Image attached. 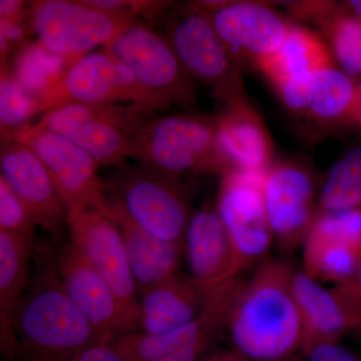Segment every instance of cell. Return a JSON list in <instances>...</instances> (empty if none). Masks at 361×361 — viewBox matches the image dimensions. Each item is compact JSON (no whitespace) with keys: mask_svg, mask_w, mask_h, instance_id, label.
Masks as SVG:
<instances>
[{"mask_svg":"<svg viewBox=\"0 0 361 361\" xmlns=\"http://www.w3.org/2000/svg\"><path fill=\"white\" fill-rule=\"evenodd\" d=\"M294 271L283 259H265L240 287L227 329L235 350L246 360H281L302 348V326L292 291Z\"/></svg>","mask_w":361,"mask_h":361,"instance_id":"6da1fadb","label":"cell"},{"mask_svg":"<svg viewBox=\"0 0 361 361\" xmlns=\"http://www.w3.org/2000/svg\"><path fill=\"white\" fill-rule=\"evenodd\" d=\"M4 341L18 342L32 361H65L103 341L71 301L56 266L45 268L11 316Z\"/></svg>","mask_w":361,"mask_h":361,"instance_id":"7a4b0ae2","label":"cell"},{"mask_svg":"<svg viewBox=\"0 0 361 361\" xmlns=\"http://www.w3.org/2000/svg\"><path fill=\"white\" fill-rule=\"evenodd\" d=\"M132 158L178 179L193 173L227 172L216 118L189 111L149 116L135 137Z\"/></svg>","mask_w":361,"mask_h":361,"instance_id":"3957f363","label":"cell"},{"mask_svg":"<svg viewBox=\"0 0 361 361\" xmlns=\"http://www.w3.org/2000/svg\"><path fill=\"white\" fill-rule=\"evenodd\" d=\"M102 51L130 71L152 113L173 106L191 110L196 104V82L183 68L165 35L146 23L135 21Z\"/></svg>","mask_w":361,"mask_h":361,"instance_id":"277c9868","label":"cell"},{"mask_svg":"<svg viewBox=\"0 0 361 361\" xmlns=\"http://www.w3.org/2000/svg\"><path fill=\"white\" fill-rule=\"evenodd\" d=\"M165 37L189 77L208 87L223 106L245 101L241 65L198 2H189L169 14Z\"/></svg>","mask_w":361,"mask_h":361,"instance_id":"5b68a950","label":"cell"},{"mask_svg":"<svg viewBox=\"0 0 361 361\" xmlns=\"http://www.w3.org/2000/svg\"><path fill=\"white\" fill-rule=\"evenodd\" d=\"M108 195L111 203L145 231L184 247L191 215L180 179L142 165L123 168L108 184Z\"/></svg>","mask_w":361,"mask_h":361,"instance_id":"8992f818","label":"cell"},{"mask_svg":"<svg viewBox=\"0 0 361 361\" xmlns=\"http://www.w3.org/2000/svg\"><path fill=\"white\" fill-rule=\"evenodd\" d=\"M152 115L135 106L71 104L47 111L39 123L84 149L99 166H120L132 158L137 133Z\"/></svg>","mask_w":361,"mask_h":361,"instance_id":"52a82bcc","label":"cell"},{"mask_svg":"<svg viewBox=\"0 0 361 361\" xmlns=\"http://www.w3.org/2000/svg\"><path fill=\"white\" fill-rule=\"evenodd\" d=\"M30 25L45 49L75 61L108 44L137 18L108 13L87 0H39L30 2Z\"/></svg>","mask_w":361,"mask_h":361,"instance_id":"ba28073f","label":"cell"},{"mask_svg":"<svg viewBox=\"0 0 361 361\" xmlns=\"http://www.w3.org/2000/svg\"><path fill=\"white\" fill-rule=\"evenodd\" d=\"M8 141L25 144L39 156L56 184L68 217L90 209L106 216L110 210L108 183L99 178V164L84 149L39 123L25 126Z\"/></svg>","mask_w":361,"mask_h":361,"instance_id":"9c48e42d","label":"cell"},{"mask_svg":"<svg viewBox=\"0 0 361 361\" xmlns=\"http://www.w3.org/2000/svg\"><path fill=\"white\" fill-rule=\"evenodd\" d=\"M265 175L237 171L221 175L215 208L231 240L234 277L263 262L274 241L265 206Z\"/></svg>","mask_w":361,"mask_h":361,"instance_id":"30bf717a","label":"cell"},{"mask_svg":"<svg viewBox=\"0 0 361 361\" xmlns=\"http://www.w3.org/2000/svg\"><path fill=\"white\" fill-rule=\"evenodd\" d=\"M33 102L35 115L71 104L110 106L121 102L154 114L130 71L104 51L77 59L58 84Z\"/></svg>","mask_w":361,"mask_h":361,"instance_id":"8fae6325","label":"cell"},{"mask_svg":"<svg viewBox=\"0 0 361 361\" xmlns=\"http://www.w3.org/2000/svg\"><path fill=\"white\" fill-rule=\"evenodd\" d=\"M243 281L241 277L233 278L214 288L198 316L176 331L161 336L133 332L116 337L110 344L125 361H151L177 353L199 360L214 337L227 327L230 310Z\"/></svg>","mask_w":361,"mask_h":361,"instance_id":"7c38bea8","label":"cell"},{"mask_svg":"<svg viewBox=\"0 0 361 361\" xmlns=\"http://www.w3.org/2000/svg\"><path fill=\"white\" fill-rule=\"evenodd\" d=\"M71 244L108 282L122 307L129 334L139 327L140 299L120 230L90 209L68 217Z\"/></svg>","mask_w":361,"mask_h":361,"instance_id":"4fadbf2b","label":"cell"},{"mask_svg":"<svg viewBox=\"0 0 361 361\" xmlns=\"http://www.w3.org/2000/svg\"><path fill=\"white\" fill-rule=\"evenodd\" d=\"M233 56L254 66L281 47L291 23L257 2L197 1Z\"/></svg>","mask_w":361,"mask_h":361,"instance_id":"5bb4252c","label":"cell"},{"mask_svg":"<svg viewBox=\"0 0 361 361\" xmlns=\"http://www.w3.org/2000/svg\"><path fill=\"white\" fill-rule=\"evenodd\" d=\"M314 180L295 161L272 164L265 175L264 200L274 240L284 250L302 246L319 209Z\"/></svg>","mask_w":361,"mask_h":361,"instance_id":"9a60e30c","label":"cell"},{"mask_svg":"<svg viewBox=\"0 0 361 361\" xmlns=\"http://www.w3.org/2000/svg\"><path fill=\"white\" fill-rule=\"evenodd\" d=\"M56 269L66 294L104 341L129 334L113 289L73 244L59 252Z\"/></svg>","mask_w":361,"mask_h":361,"instance_id":"2e32d148","label":"cell"},{"mask_svg":"<svg viewBox=\"0 0 361 361\" xmlns=\"http://www.w3.org/2000/svg\"><path fill=\"white\" fill-rule=\"evenodd\" d=\"M0 177L23 202L37 227L56 233L68 212L49 170L30 147L8 141L2 146Z\"/></svg>","mask_w":361,"mask_h":361,"instance_id":"e0dca14e","label":"cell"},{"mask_svg":"<svg viewBox=\"0 0 361 361\" xmlns=\"http://www.w3.org/2000/svg\"><path fill=\"white\" fill-rule=\"evenodd\" d=\"M184 252L190 278L208 295L223 282L233 279L234 252L231 240L216 208L206 206L188 222Z\"/></svg>","mask_w":361,"mask_h":361,"instance_id":"ac0fdd59","label":"cell"},{"mask_svg":"<svg viewBox=\"0 0 361 361\" xmlns=\"http://www.w3.org/2000/svg\"><path fill=\"white\" fill-rule=\"evenodd\" d=\"M218 144L228 171L266 174L272 166V140L248 101L224 106L215 116Z\"/></svg>","mask_w":361,"mask_h":361,"instance_id":"d6986e66","label":"cell"},{"mask_svg":"<svg viewBox=\"0 0 361 361\" xmlns=\"http://www.w3.org/2000/svg\"><path fill=\"white\" fill-rule=\"evenodd\" d=\"M292 291L302 326L304 353L313 346L339 342L342 334L360 330V320L332 288H326L302 269L294 271Z\"/></svg>","mask_w":361,"mask_h":361,"instance_id":"ffe728a7","label":"cell"},{"mask_svg":"<svg viewBox=\"0 0 361 361\" xmlns=\"http://www.w3.org/2000/svg\"><path fill=\"white\" fill-rule=\"evenodd\" d=\"M106 216L115 223L122 235L128 262L140 295L178 275L180 256L184 247L145 231L111 202Z\"/></svg>","mask_w":361,"mask_h":361,"instance_id":"44dd1931","label":"cell"},{"mask_svg":"<svg viewBox=\"0 0 361 361\" xmlns=\"http://www.w3.org/2000/svg\"><path fill=\"white\" fill-rule=\"evenodd\" d=\"M208 295L191 278L179 275L152 287L140 298L142 334L161 336L185 326L198 316Z\"/></svg>","mask_w":361,"mask_h":361,"instance_id":"7402d4cb","label":"cell"},{"mask_svg":"<svg viewBox=\"0 0 361 361\" xmlns=\"http://www.w3.org/2000/svg\"><path fill=\"white\" fill-rule=\"evenodd\" d=\"M332 65L334 59L322 37L307 28L291 25L281 47L256 68L276 90L292 80Z\"/></svg>","mask_w":361,"mask_h":361,"instance_id":"603a6c76","label":"cell"},{"mask_svg":"<svg viewBox=\"0 0 361 361\" xmlns=\"http://www.w3.org/2000/svg\"><path fill=\"white\" fill-rule=\"evenodd\" d=\"M302 248V270L320 283H346L360 265L361 246L316 221Z\"/></svg>","mask_w":361,"mask_h":361,"instance_id":"cb8c5ba5","label":"cell"},{"mask_svg":"<svg viewBox=\"0 0 361 361\" xmlns=\"http://www.w3.org/2000/svg\"><path fill=\"white\" fill-rule=\"evenodd\" d=\"M357 85L334 65L311 75L300 114L320 125L342 126L355 123Z\"/></svg>","mask_w":361,"mask_h":361,"instance_id":"d4e9b609","label":"cell"},{"mask_svg":"<svg viewBox=\"0 0 361 361\" xmlns=\"http://www.w3.org/2000/svg\"><path fill=\"white\" fill-rule=\"evenodd\" d=\"M32 241L0 231V313L2 334L30 285Z\"/></svg>","mask_w":361,"mask_h":361,"instance_id":"484cf974","label":"cell"},{"mask_svg":"<svg viewBox=\"0 0 361 361\" xmlns=\"http://www.w3.org/2000/svg\"><path fill=\"white\" fill-rule=\"evenodd\" d=\"M312 16L329 40L342 71L349 77L361 75V20L331 2L320 1Z\"/></svg>","mask_w":361,"mask_h":361,"instance_id":"4316f807","label":"cell"},{"mask_svg":"<svg viewBox=\"0 0 361 361\" xmlns=\"http://www.w3.org/2000/svg\"><path fill=\"white\" fill-rule=\"evenodd\" d=\"M73 63L37 42H26L18 49L9 71L26 94L35 99L58 84Z\"/></svg>","mask_w":361,"mask_h":361,"instance_id":"83f0119b","label":"cell"},{"mask_svg":"<svg viewBox=\"0 0 361 361\" xmlns=\"http://www.w3.org/2000/svg\"><path fill=\"white\" fill-rule=\"evenodd\" d=\"M320 212L361 208V148L348 151L327 173L320 190Z\"/></svg>","mask_w":361,"mask_h":361,"instance_id":"f1b7e54d","label":"cell"},{"mask_svg":"<svg viewBox=\"0 0 361 361\" xmlns=\"http://www.w3.org/2000/svg\"><path fill=\"white\" fill-rule=\"evenodd\" d=\"M35 115V102L14 80L7 63L1 65L0 78V125L1 135L8 141L16 132L30 125Z\"/></svg>","mask_w":361,"mask_h":361,"instance_id":"f546056e","label":"cell"},{"mask_svg":"<svg viewBox=\"0 0 361 361\" xmlns=\"http://www.w3.org/2000/svg\"><path fill=\"white\" fill-rule=\"evenodd\" d=\"M37 225L23 202L0 177V231L32 242Z\"/></svg>","mask_w":361,"mask_h":361,"instance_id":"4dcf8cb0","label":"cell"},{"mask_svg":"<svg viewBox=\"0 0 361 361\" xmlns=\"http://www.w3.org/2000/svg\"><path fill=\"white\" fill-rule=\"evenodd\" d=\"M307 361H361L339 342H327L313 346L305 353Z\"/></svg>","mask_w":361,"mask_h":361,"instance_id":"1f68e13d","label":"cell"},{"mask_svg":"<svg viewBox=\"0 0 361 361\" xmlns=\"http://www.w3.org/2000/svg\"><path fill=\"white\" fill-rule=\"evenodd\" d=\"M334 292L341 297L342 301L351 308L356 314L360 316L361 311V257L360 265L353 279L346 283L336 285L334 288Z\"/></svg>","mask_w":361,"mask_h":361,"instance_id":"d6a6232c","label":"cell"},{"mask_svg":"<svg viewBox=\"0 0 361 361\" xmlns=\"http://www.w3.org/2000/svg\"><path fill=\"white\" fill-rule=\"evenodd\" d=\"M65 361H125L110 342H99Z\"/></svg>","mask_w":361,"mask_h":361,"instance_id":"836d02e7","label":"cell"},{"mask_svg":"<svg viewBox=\"0 0 361 361\" xmlns=\"http://www.w3.org/2000/svg\"><path fill=\"white\" fill-rule=\"evenodd\" d=\"M26 2L20 0H1L0 1V20L11 21L21 25L25 16Z\"/></svg>","mask_w":361,"mask_h":361,"instance_id":"e575fe53","label":"cell"},{"mask_svg":"<svg viewBox=\"0 0 361 361\" xmlns=\"http://www.w3.org/2000/svg\"><path fill=\"white\" fill-rule=\"evenodd\" d=\"M203 361H247L245 357L240 355L235 351L234 353H224V355H218L212 356L209 360Z\"/></svg>","mask_w":361,"mask_h":361,"instance_id":"d590c367","label":"cell"},{"mask_svg":"<svg viewBox=\"0 0 361 361\" xmlns=\"http://www.w3.org/2000/svg\"><path fill=\"white\" fill-rule=\"evenodd\" d=\"M346 6L349 7V9H350L349 11H351L353 16L361 20V0H351V1L348 2Z\"/></svg>","mask_w":361,"mask_h":361,"instance_id":"8d00e7d4","label":"cell"},{"mask_svg":"<svg viewBox=\"0 0 361 361\" xmlns=\"http://www.w3.org/2000/svg\"><path fill=\"white\" fill-rule=\"evenodd\" d=\"M355 123L361 127V82L357 85V106H356Z\"/></svg>","mask_w":361,"mask_h":361,"instance_id":"74e56055","label":"cell"},{"mask_svg":"<svg viewBox=\"0 0 361 361\" xmlns=\"http://www.w3.org/2000/svg\"><path fill=\"white\" fill-rule=\"evenodd\" d=\"M360 330H361V311H360Z\"/></svg>","mask_w":361,"mask_h":361,"instance_id":"f35d334b","label":"cell"}]
</instances>
